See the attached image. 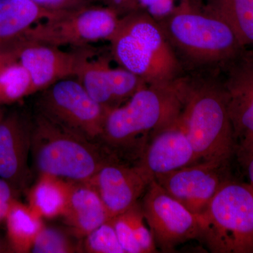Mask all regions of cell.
<instances>
[{"label":"cell","mask_w":253,"mask_h":253,"mask_svg":"<svg viewBox=\"0 0 253 253\" xmlns=\"http://www.w3.org/2000/svg\"><path fill=\"white\" fill-rule=\"evenodd\" d=\"M182 76L145 84L124 104L109 109L98 143L118 159L139 161L149 139L180 116Z\"/></svg>","instance_id":"6da1fadb"},{"label":"cell","mask_w":253,"mask_h":253,"mask_svg":"<svg viewBox=\"0 0 253 253\" xmlns=\"http://www.w3.org/2000/svg\"><path fill=\"white\" fill-rule=\"evenodd\" d=\"M157 21L185 74L219 72L246 49L201 0H181Z\"/></svg>","instance_id":"7a4b0ae2"},{"label":"cell","mask_w":253,"mask_h":253,"mask_svg":"<svg viewBox=\"0 0 253 253\" xmlns=\"http://www.w3.org/2000/svg\"><path fill=\"white\" fill-rule=\"evenodd\" d=\"M181 86L180 118L196 162L230 159L236 141L219 72L186 73Z\"/></svg>","instance_id":"3957f363"},{"label":"cell","mask_w":253,"mask_h":253,"mask_svg":"<svg viewBox=\"0 0 253 253\" xmlns=\"http://www.w3.org/2000/svg\"><path fill=\"white\" fill-rule=\"evenodd\" d=\"M109 42L121 67L146 84L170 83L185 74L157 20L140 8L120 17Z\"/></svg>","instance_id":"277c9868"},{"label":"cell","mask_w":253,"mask_h":253,"mask_svg":"<svg viewBox=\"0 0 253 253\" xmlns=\"http://www.w3.org/2000/svg\"><path fill=\"white\" fill-rule=\"evenodd\" d=\"M31 153L39 174L65 180L88 181L114 156L97 142L60 126L36 112Z\"/></svg>","instance_id":"5b68a950"},{"label":"cell","mask_w":253,"mask_h":253,"mask_svg":"<svg viewBox=\"0 0 253 253\" xmlns=\"http://www.w3.org/2000/svg\"><path fill=\"white\" fill-rule=\"evenodd\" d=\"M202 239L212 253H253V186L226 181L199 217Z\"/></svg>","instance_id":"8992f818"},{"label":"cell","mask_w":253,"mask_h":253,"mask_svg":"<svg viewBox=\"0 0 253 253\" xmlns=\"http://www.w3.org/2000/svg\"><path fill=\"white\" fill-rule=\"evenodd\" d=\"M39 93L36 112L98 143L109 109L95 101L77 80H61Z\"/></svg>","instance_id":"52a82bcc"},{"label":"cell","mask_w":253,"mask_h":253,"mask_svg":"<svg viewBox=\"0 0 253 253\" xmlns=\"http://www.w3.org/2000/svg\"><path fill=\"white\" fill-rule=\"evenodd\" d=\"M120 16L108 6L96 5L69 12L34 25L23 34L26 39L58 46H88L91 43L109 41L118 27Z\"/></svg>","instance_id":"ba28073f"},{"label":"cell","mask_w":253,"mask_h":253,"mask_svg":"<svg viewBox=\"0 0 253 253\" xmlns=\"http://www.w3.org/2000/svg\"><path fill=\"white\" fill-rule=\"evenodd\" d=\"M141 205L156 247L162 252H174L179 245L200 239L199 217L173 199L154 179L143 195Z\"/></svg>","instance_id":"9c48e42d"},{"label":"cell","mask_w":253,"mask_h":253,"mask_svg":"<svg viewBox=\"0 0 253 253\" xmlns=\"http://www.w3.org/2000/svg\"><path fill=\"white\" fill-rule=\"evenodd\" d=\"M230 159L199 161L154 179L169 196L197 217L202 215L215 195L229 179L226 168Z\"/></svg>","instance_id":"30bf717a"},{"label":"cell","mask_w":253,"mask_h":253,"mask_svg":"<svg viewBox=\"0 0 253 253\" xmlns=\"http://www.w3.org/2000/svg\"><path fill=\"white\" fill-rule=\"evenodd\" d=\"M11 42L18 59L31 76L33 94L61 80L76 77L83 62L94 56L88 46L65 51L58 46L30 41L23 35Z\"/></svg>","instance_id":"8fae6325"},{"label":"cell","mask_w":253,"mask_h":253,"mask_svg":"<svg viewBox=\"0 0 253 253\" xmlns=\"http://www.w3.org/2000/svg\"><path fill=\"white\" fill-rule=\"evenodd\" d=\"M153 179L154 176L140 165L113 157L87 182L99 195L111 219L136 204Z\"/></svg>","instance_id":"7c38bea8"},{"label":"cell","mask_w":253,"mask_h":253,"mask_svg":"<svg viewBox=\"0 0 253 253\" xmlns=\"http://www.w3.org/2000/svg\"><path fill=\"white\" fill-rule=\"evenodd\" d=\"M219 76L236 141L253 135V49H244Z\"/></svg>","instance_id":"4fadbf2b"},{"label":"cell","mask_w":253,"mask_h":253,"mask_svg":"<svg viewBox=\"0 0 253 253\" xmlns=\"http://www.w3.org/2000/svg\"><path fill=\"white\" fill-rule=\"evenodd\" d=\"M83 62L76 74V80L95 101L107 109L124 104L145 82L122 67L113 68L105 59Z\"/></svg>","instance_id":"5bb4252c"},{"label":"cell","mask_w":253,"mask_h":253,"mask_svg":"<svg viewBox=\"0 0 253 253\" xmlns=\"http://www.w3.org/2000/svg\"><path fill=\"white\" fill-rule=\"evenodd\" d=\"M32 128L33 121L18 111L6 113L0 121V177L15 191L23 189L29 180Z\"/></svg>","instance_id":"9a60e30c"},{"label":"cell","mask_w":253,"mask_h":253,"mask_svg":"<svg viewBox=\"0 0 253 253\" xmlns=\"http://www.w3.org/2000/svg\"><path fill=\"white\" fill-rule=\"evenodd\" d=\"M196 163L194 148L179 116L149 139L137 164L154 176Z\"/></svg>","instance_id":"2e32d148"},{"label":"cell","mask_w":253,"mask_h":253,"mask_svg":"<svg viewBox=\"0 0 253 253\" xmlns=\"http://www.w3.org/2000/svg\"><path fill=\"white\" fill-rule=\"evenodd\" d=\"M69 181L67 204L62 215L68 229L78 239L109 220L102 200L87 181Z\"/></svg>","instance_id":"e0dca14e"},{"label":"cell","mask_w":253,"mask_h":253,"mask_svg":"<svg viewBox=\"0 0 253 253\" xmlns=\"http://www.w3.org/2000/svg\"><path fill=\"white\" fill-rule=\"evenodd\" d=\"M60 13L44 9L33 0H0V44L22 36L34 25Z\"/></svg>","instance_id":"ac0fdd59"},{"label":"cell","mask_w":253,"mask_h":253,"mask_svg":"<svg viewBox=\"0 0 253 253\" xmlns=\"http://www.w3.org/2000/svg\"><path fill=\"white\" fill-rule=\"evenodd\" d=\"M69 181L47 174L39 178L28 193V206L40 217H62L67 204Z\"/></svg>","instance_id":"d6986e66"},{"label":"cell","mask_w":253,"mask_h":253,"mask_svg":"<svg viewBox=\"0 0 253 253\" xmlns=\"http://www.w3.org/2000/svg\"><path fill=\"white\" fill-rule=\"evenodd\" d=\"M11 41L0 44V94L4 105L33 94L31 76L18 59Z\"/></svg>","instance_id":"ffe728a7"},{"label":"cell","mask_w":253,"mask_h":253,"mask_svg":"<svg viewBox=\"0 0 253 253\" xmlns=\"http://www.w3.org/2000/svg\"><path fill=\"white\" fill-rule=\"evenodd\" d=\"M6 236L13 252H31L37 236L44 226L42 218L31 208L15 199L6 216Z\"/></svg>","instance_id":"44dd1931"},{"label":"cell","mask_w":253,"mask_h":253,"mask_svg":"<svg viewBox=\"0 0 253 253\" xmlns=\"http://www.w3.org/2000/svg\"><path fill=\"white\" fill-rule=\"evenodd\" d=\"M232 28L243 46L253 49V0H201Z\"/></svg>","instance_id":"7402d4cb"},{"label":"cell","mask_w":253,"mask_h":253,"mask_svg":"<svg viewBox=\"0 0 253 253\" xmlns=\"http://www.w3.org/2000/svg\"><path fill=\"white\" fill-rule=\"evenodd\" d=\"M69 229L43 226L32 246L33 253H74L83 252V247Z\"/></svg>","instance_id":"603a6c76"},{"label":"cell","mask_w":253,"mask_h":253,"mask_svg":"<svg viewBox=\"0 0 253 253\" xmlns=\"http://www.w3.org/2000/svg\"><path fill=\"white\" fill-rule=\"evenodd\" d=\"M83 252L89 253H126L120 244L111 219L84 238Z\"/></svg>","instance_id":"cb8c5ba5"},{"label":"cell","mask_w":253,"mask_h":253,"mask_svg":"<svg viewBox=\"0 0 253 253\" xmlns=\"http://www.w3.org/2000/svg\"><path fill=\"white\" fill-rule=\"evenodd\" d=\"M130 224L131 229L142 253H157L158 249L155 243L152 233L146 225L144 213L141 203L138 201L134 206L123 212Z\"/></svg>","instance_id":"d4e9b609"},{"label":"cell","mask_w":253,"mask_h":253,"mask_svg":"<svg viewBox=\"0 0 253 253\" xmlns=\"http://www.w3.org/2000/svg\"><path fill=\"white\" fill-rule=\"evenodd\" d=\"M113 226L117 234L120 244L122 246L126 253H142L141 247L136 241L135 236L129 221L125 214H119L111 218Z\"/></svg>","instance_id":"484cf974"},{"label":"cell","mask_w":253,"mask_h":253,"mask_svg":"<svg viewBox=\"0 0 253 253\" xmlns=\"http://www.w3.org/2000/svg\"><path fill=\"white\" fill-rule=\"evenodd\" d=\"M44 9L55 12H69L94 5L96 0H33Z\"/></svg>","instance_id":"4316f807"},{"label":"cell","mask_w":253,"mask_h":253,"mask_svg":"<svg viewBox=\"0 0 253 253\" xmlns=\"http://www.w3.org/2000/svg\"><path fill=\"white\" fill-rule=\"evenodd\" d=\"M235 151L239 162L249 178L250 184L253 186V135L239 141Z\"/></svg>","instance_id":"83f0119b"},{"label":"cell","mask_w":253,"mask_h":253,"mask_svg":"<svg viewBox=\"0 0 253 253\" xmlns=\"http://www.w3.org/2000/svg\"><path fill=\"white\" fill-rule=\"evenodd\" d=\"M138 6L156 20L167 16L174 9L173 0H137Z\"/></svg>","instance_id":"f1b7e54d"},{"label":"cell","mask_w":253,"mask_h":253,"mask_svg":"<svg viewBox=\"0 0 253 253\" xmlns=\"http://www.w3.org/2000/svg\"><path fill=\"white\" fill-rule=\"evenodd\" d=\"M15 190L8 181L0 177V224L5 221L14 201Z\"/></svg>","instance_id":"f546056e"},{"label":"cell","mask_w":253,"mask_h":253,"mask_svg":"<svg viewBox=\"0 0 253 253\" xmlns=\"http://www.w3.org/2000/svg\"><path fill=\"white\" fill-rule=\"evenodd\" d=\"M106 6L116 11L120 17L139 9L137 0H102Z\"/></svg>","instance_id":"4dcf8cb0"},{"label":"cell","mask_w":253,"mask_h":253,"mask_svg":"<svg viewBox=\"0 0 253 253\" xmlns=\"http://www.w3.org/2000/svg\"><path fill=\"white\" fill-rule=\"evenodd\" d=\"M5 115H6V111L1 106H0V121L4 117Z\"/></svg>","instance_id":"1f68e13d"},{"label":"cell","mask_w":253,"mask_h":253,"mask_svg":"<svg viewBox=\"0 0 253 253\" xmlns=\"http://www.w3.org/2000/svg\"><path fill=\"white\" fill-rule=\"evenodd\" d=\"M4 251V248H3L2 243H1V240H0V253L3 252Z\"/></svg>","instance_id":"d6a6232c"},{"label":"cell","mask_w":253,"mask_h":253,"mask_svg":"<svg viewBox=\"0 0 253 253\" xmlns=\"http://www.w3.org/2000/svg\"><path fill=\"white\" fill-rule=\"evenodd\" d=\"M3 105H4V104H3V101L2 99H1V94H0V106H3Z\"/></svg>","instance_id":"836d02e7"},{"label":"cell","mask_w":253,"mask_h":253,"mask_svg":"<svg viewBox=\"0 0 253 253\" xmlns=\"http://www.w3.org/2000/svg\"><path fill=\"white\" fill-rule=\"evenodd\" d=\"M251 185H252V184H251Z\"/></svg>","instance_id":"e575fe53"}]
</instances>
